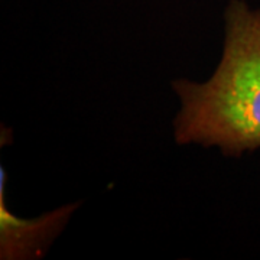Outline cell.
Returning a JSON list of instances; mask_svg holds the SVG:
<instances>
[{
    "mask_svg": "<svg viewBox=\"0 0 260 260\" xmlns=\"http://www.w3.org/2000/svg\"><path fill=\"white\" fill-rule=\"evenodd\" d=\"M224 32L214 74L204 83H174L181 102L175 139L240 156L260 148V9L230 0Z\"/></svg>",
    "mask_w": 260,
    "mask_h": 260,
    "instance_id": "obj_1",
    "label": "cell"
}]
</instances>
